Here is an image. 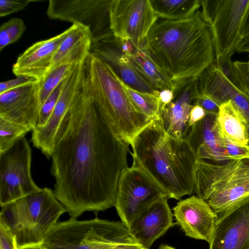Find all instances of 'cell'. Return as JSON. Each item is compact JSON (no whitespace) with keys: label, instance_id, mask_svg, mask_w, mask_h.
Wrapping results in <instances>:
<instances>
[{"label":"cell","instance_id":"cell-1","mask_svg":"<svg viewBox=\"0 0 249 249\" xmlns=\"http://www.w3.org/2000/svg\"><path fill=\"white\" fill-rule=\"evenodd\" d=\"M129 145L98 111L84 71L51 158L54 194L71 218L115 206L120 176L128 167Z\"/></svg>","mask_w":249,"mask_h":249},{"label":"cell","instance_id":"cell-2","mask_svg":"<svg viewBox=\"0 0 249 249\" xmlns=\"http://www.w3.org/2000/svg\"><path fill=\"white\" fill-rule=\"evenodd\" d=\"M145 45L153 59L173 83L197 77L215 59L210 28L199 10L186 19L158 18Z\"/></svg>","mask_w":249,"mask_h":249},{"label":"cell","instance_id":"cell-3","mask_svg":"<svg viewBox=\"0 0 249 249\" xmlns=\"http://www.w3.org/2000/svg\"><path fill=\"white\" fill-rule=\"evenodd\" d=\"M130 145L132 164L145 171L165 191L168 198L179 200L194 193L197 159L185 139L170 136L155 119Z\"/></svg>","mask_w":249,"mask_h":249},{"label":"cell","instance_id":"cell-4","mask_svg":"<svg viewBox=\"0 0 249 249\" xmlns=\"http://www.w3.org/2000/svg\"><path fill=\"white\" fill-rule=\"evenodd\" d=\"M89 89L98 111L114 133L131 144L153 120L133 103L122 81L103 59L90 52L85 61Z\"/></svg>","mask_w":249,"mask_h":249},{"label":"cell","instance_id":"cell-5","mask_svg":"<svg viewBox=\"0 0 249 249\" xmlns=\"http://www.w3.org/2000/svg\"><path fill=\"white\" fill-rule=\"evenodd\" d=\"M194 193L216 215V224L249 202V158L214 164L197 160Z\"/></svg>","mask_w":249,"mask_h":249},{"label":"cell","instance_id":"cell-6","mask_svg":"<svg viewBox=\"0 0 249 249\" xmlns=\"http://www.w3.org/2000/svg\"><path fill=\"white\" fill-rule=\"evenodd\" d=\"M1 207L0 225L15 237L17 246L42 243L66 210L48 187Z\"/></svg>","mask_w":249,"mask_h":249},{"label":"cell","instance_id":"cell-7","mask_svg":"<svg viewBox=\"0 0 249 249\" xmlns=\"http://www.w3.org/2000/svg\"><path fill=\"white\" fill-rule=\"evenodd\" d=\"M131 243L138 242L123 222L97 217L87 220L71 218L58 222L43 242L49 249H111Z\"/></svg>","mask_w":249,"mask_h":249},{"label":"cell","instance_id":"cell-8","mask_svg":"<svg viewBox=\"0 0 249 249\" xmlns=\"http://www.w3.org/2000/svg\"><path fill=\"white\" fill-rule=\"evenodd\" d=\"M201 18L211 33L215 59L231 57L243 39L249 0H201Z\"/></svg>","mask_w":249,"mask_h":249},{"label":"cell","instance_id":"cell-9","mask_svg":"<svg viewBox=\"0 0 249 249\" xmlns=\"http://www.w3.org/2000/svg\"><path fill=\"white\" fill-rule=\"evenodd\" d=\"M163 198L168 199L165 191L142 168L132 164L120 176L114 207L128 228L142 212Z\"/></svg>","mask_w":249,"mask_h":249},{"label":"cell","instance_id":"cell-10","mask_svg":"<svg viewBox=\"0 0 249 249\" xmlns=\"http://www.w3.org/2000/svg\"><path fill=\"white\" fill-rule=\"evenodd\" d=\"M32 150L25 137L0 152V206L38 191L31 174Z\"/></svg>","mask_w":249,"mask_h":249},{"label":"cell","instance_id":"cell-11","mask_svg":"<svg viewBox=\"0 0 249 249\" xmlns=\"http://www.w3.org/2000/svg\"><path fill=\"white\" fill-rule=\"evenodd\" d=\"M112 0H50L46 11L51 19L86 27L90 31L92 46L114 36L111 28Z\"/></svg>","mask_w":249,"mask_h":249},{"label":"cell","instance_id":"cell-12","mask_svg":"<svg viewBox=\"0 0 249 249\" xmlns=\"http://www.w3.org/2000/svg\"><path fill=\"white\" fill-rule=\"evenodd\" d=\"M110 16L114 36L129 41L136 49L158 18L149 0H112Z\"/></svg>","mask_w":249,"mask_h":249},{"label":"cell","instance_id":"cell-13","mask_svg":"<svg viewBox=\"0 0 249 249\" xmlns=\"http://www.w3.org/2000/svg\"><path fill=\"white\" fill-rule=\"evenodd\" d=\"M173 98L160 109L158 122L164 130L177 139H185L191 127V111L199 95L197 77H191L174 82Z\"/></svg>","mask_w":249,"mask_h":249},{"label":"cell","instance_id":"cell-14","mask_svg":"<svg viewBox=\"0 0 249 249\" xmlns=\"http://www.w3.org/2000/svg\"><path fill=\"white\" fill-rule=\"evenodd\" d=\"M85 68V61L74 66L63 81L60 94L55 106L42 126L32 131V142L48 158H51L56 135L59 125L67 112Z\"/></svg>","mask_w":249,"mask_h":249},{"label":"cell","instance_id":"cell-15","mask_svg":"<svg viewBox=\"0 0 249 249\" xmlns=\"http://www.w3.org/2000/svg\"><path fill=\"white\" fill-rule=\"evenodd\" d=\"M40 83L41 80H34L0 94V118L30 131L35 129L40 109Z\"/></svg>","mask_w":249,"mask_h":249},{"label":"cell","instance_id":"cell-16","mask_svg":"<svg viewBox=\"0 0 249 249\" xmlns=\"http://www.w3.org/2000/svg\"><path fill=\"white\" fill-rule=\"evenodd\" d=\"M176 223L189 237L207 241L212 240L216 215L204 200L193 195L180 200L173 208Z\"/></svg>","mask_w":249,"mask_h":249},{"label":"cell","instance_id":"cell-17","mask_svg":"<svg viewBox=\"0 0 249 249\" xmlns=\"http://www.w3.org/2000/svg\"><path fill=\"white\" fill-rule=\"evenodd\" d=\"M92 53L106 61L125 84L138 91L158 93L138 70L131 59L123 51L119 39L113 36L92 47Z\"/></svg>","mask_w":249,"mask_h":249},{"label":"cell","instance_id":"cell-18","mask_svg":"<svg viewBox=\"0 0 249 249\" xmlns=\"http://www.w3.org/2000/svg\"><path fill=\"white\" fill-rule=\"evenodd\" d=\"M167 198L155 202L142 212L128 228L140 245L149 249L153 243L175 224Z\"/></svg>","mask_w":249,"mask_h":249},{"label":"cell","instance_id":"cell-19","mask_svg":"<svg viewBox=\"0 0 249 249\" xmlns=\"http://www.w3.org/2000/svg\"><path fill=\"white\" fill-rule=\"evenodd\" d=\"M67 29L52 38L37 42L18 57L12 71L17 76H24L39 81L50 72L53 58L66 37Z\"/></svg>","mask_w":249,"mask_h":249},{"label":"cell","instance_id":"cell-20","mask_svg":"<svg viewBox=\"0 0 249 249\" xmlns=\"http://www.w3.org/2000/svg\"><path fill=\"white\" fill-rule=\"evenodd\" d=\"M197 160H209L225 163L231 160L224 147L218 127L217 114L206 113L193 125L185 138Z\"/></svg>","mask_w":249,"mask_h":249},{"label":"cell","instance_id":"cell-21","mask_svg":"<svg viewBox=\"0 0 249 249\" xmlns=\"http://www.w3.org/2000/svg\"><path fill=\"white\" fill-rule=\"evenodd\" d=\"M209 249H249V202L216 224Z\"/></svg>","mask_w":249,"mask_h":249},{"label":"cell","instance_id":"cell-22","mask_svg":"<svg viewBox=\"0 0 249 249\" xmlns=\"http://www.w3.org/2000/svg\"><path fill=\"white\" fill-rule=\"evenodd\" d=\"M67 30L66 37L53 58L50 71L62 65H75L84 61L90 52L92 42L88 28L72 24Z\"/></svg>","mask_w":249,"mask_h":249},{"label":"cell","instance_id":"cell-23","mask_svg":"<svg viewBox=\"0 0 249 249\" xmlns=\"http://www.w3.org/2000/svg\"><path fill=\"white\" fill-rule=\"evenodd\" d=\"M118 39L123 51L131 59L138 70L155 89L160 91L173 89V82L153 59L145 47V41L139 49H136L129 41Z\"/></svg>","mask_w":249,"mask_h":249},{"label":"cell","instance_id":"cell-24","mask_svg":"<svg viewBox=\"0 0 249 249\" xmlns=\"http://www.w3.org/2000/svg\"><path fill=\"white\" fill-rule=\"evenodd\" d=\"M217 123L222 135L240 146L249 147L247 120L231 99L219 105Z\"/></svg>","mask_w":249,"mask_h":249},{"label":"cell","instance_id":"cell-25","mask_svg":"<svg viewBox=\"0 0 249 249\" xmlns=\"http://www.w3.org/2000/svg\"><path fill=\"white\" fill-rule=\"evenodd\" d=\"M159 18L180 20L194 15L200 8L201 0H149Z\"/></svg>","mask_w":249,"mask_h":249},{"label":"cell","instance_id":"cell-26","mask_svg":"<svg viewBox=\"0 0 249 249\" xmlns=\"http://www.w3.org/2000/svg\"><path fill=\"white\" fill-rule=\"evenodd\" d=\"M122 82L131 100L139 110L151 120L159 119L160 92L158 93L141 92Z\"/></svg>","mask_w":249,"mask_h":249},{"label":"cell","instance_id":"cell-27","mask_svg":"<svg viewBox=\"0 0 249 249\" xmlns=\"http://www.w3.org/2000/svg\"><path fill=\"white\" fill-rule=\"evenodd\" d=\"M74 65L65 64L57 67L41 80L39 90L40 107L56 87L68 75Z\"/></svg>","mask_w":249,"mask_h":249},{"label":"cell","instance_id":"cell-28","mask_svg":"<svg viewBox=\"0 0 249 249\" xmlns=\"http://www.w3.org/2000/svg\"><path fill=\"white\" fill-rule=\"evenodd\" d=\"M219 96L222 102L231 99L240 110L247 120L249 135V97L242 93L228 80H224L219 89Z\"/></svg>","mask_w":249,"mask_h":249},{"label":"cell","instance_id":"cell-29","mask_svg":"<svg viewBox=\"0 0 249 249\" xmlns=\"http://www.w3.org/2000/svg\"><path fill=\"white\" fill-rule=\"evenodd\" d=\"M29 131L22 125L0 118V152L11 147Z\"/></svg>","mask_w":249,"mask_h":249},{"label":"cell","instance_id":"cell-30","mask_svg":"<svg viewBox=\"0 0 249 249\" xmlns=\"http://www.w3.org/2000/svg\"><path fill=\"white\" fill-rule=\"evenodd\" d=\"M26 29L23 20L18 18L10 19L0 27V51L17 41Z\"/></svg>","mask_w":249,"mask_h":249},{"label":"cell","instance_id":"cell-31","mask_svg":"<svg viewBox=\"0 0 249 249\" xmlns=\"http://www.w3.org/2000/svg\"><path fill=\"white\" fill-rule=\"evenodd\" d=\"M63 81L56 87L41 107L36 128L41 127L44 125L52 114L60 94Z\"/></svg>","mask_w":249,"mask_h":249},{"label":"cell","instance_id":"cell-32","mask_svg":"<svg viewBox=\"0 0 249 249\" xmlns=\"http://www.w3.org/2000/svg\"><path fill=\"white\" fill-rule=\"evenodd\" d=\"M234 67L239 83V90L249 97V68L247 62L237 60L233 61Z\"/></svg>","mask_w":249,"mask_h":249},{"label":"cell","instance_id":"cell-33","mask_svg":"<svg viewBox=\"0 0 249 249\" xmlns=\"http://www.w3.org/2000/svg\"><path fill=\"white\" fill-rule=\"evenodd\" d=\"M221 136L224 147L231 160L247 158L249 153V147L246 148L240 146L226 137L222 135Z\"/></svg>","mask_w":249,"mask_h":249},{"label":"cell","instance_id":"cell-34","mask_svg":"<svg viewBox=\"0 0 249 249\" xmlns=\"http://www.w3.org/2000/svg\"><path fill=\"white\" fill-rule=\"evenodd\" d=\"M32 0H0V17H3L25 8Z\"/></svg>","mask_w":249,"mask_h":249},{"label":"cell","instance_id":"cell-35","mask_svg":"<svg viewBox=\"0 0 249 249\" xmlns=\"http://www.w3.org/2000/svg\"><path fill=\"white\" fill-rule=\"evenodd\" d=\"M225 76L238 89L239 83L231 57H225L217 60H214Z\"/></svg>","mask_w":249,"mask_h":249},{"label":"cell","instance_id":"cell-36","mask_svg":"<svg viewBox=\"0 0 249 249\" xmlns=\"http://www.w3.org/2000/svg\"><path fill=\"white\" fill-rule=\"evenodd\" d=\"M196 105L201 107L206 113L217 114L219 105L208 96L199 94L197 99Z\"/></svg>","mask_w":249,"mask_h":249},{"label":"cell","instance_id":"cell-37","mask_svg":"<svg viewBox=\"0 0 249 249\" xmlns=\"http://www.w3.org/2000/svg\"><path fill=\"white\" fill-rule=\"evenodd\" d=\"M15 237L4 227L0 225V249H16Z\"/></svg>","mask_w":249,"mask_h":249},{"label":"cell","instance_id":"cell-38","mask_svg":"<svg viewBox=\"0 0 249 249\" xmlns=\"http://www.w3.org/2000/svg\"><path fill=\"white\" fill-rule=\"evenodd\" d=\"M34 80H36L24 76H18L14 79L2 82L0 84V94Z\"/></svg>","mask_w":249,"mask_h":249},{"label":"cell","instance_id":"cell-39","mask_svg":"<svg viewBox=\"0 0 249 249\" xmlns=\"http://www.w3.org/2000/svg\"><path fill=\"white\" fill-rule=\"evenodd\" d=\"M206 112L200 106L196 105L192 109L189 117V125H193L202 120L206 116Z\"/></svg>","mask_w":249,"mask_h":249},{"label":"cell","instance_id":"cell-40","mask_svg":"<svg viewBox=\"0 0 249 249\" xmlns=\"http://www.w3.org/2000/svg\"><path fill=\"white\" fill-rule=\"evenodd\" d=\"M159 97L160 108L161 107L169 104L172 100L173 98V90L167 89L160 91Z\"/></svg>","mask_w":249,"mask_h":249},{"label":"cell","instance_id":"cell-41","mask_svg":"<svg viewBox=\"0 0 249 249\" xmlns=\"http://www.w3.org/2000/svg\"><path fill=\"white\" fill-rule=\"evenodd\" d=\"M111 249H147L138 243L119 244Z\"/></svg>","mask_w":249,"mask_h":249},{"label":"cell","instance_id":"cell-42","mask_svg":"<svg viewBox=\"0 0 249 249\" xmlns=\"http://www.w3.org/2000/svg\"><path fill=\"white\" fill-rule=\"evenodd\" d=\"M237 52L239 53H249V36L243 38L237 48Z\"/></svg>","mask_w":249,"mask_h":249},{"label":"cell","instance_id":"cell-43","mask_svg":"<svg viewBox=\"0 0 249 249\" xmlns=\"http://www.w3.org/2000/svg\"><path fill=\"white\" fill-rule=\"evenodd\" d=\"M16 249H49L43 243L17 246Z\"/></svg>","mask_w":249,"mask_h":249},{"label":"cell","instance_id":"cell-44","mask_svg":"<svg viewBox=\"0 0 249 249\" xmlns=\"http://www.w3.org/2000/svg\"><path fill=\"white\" fill-rule=\"evenodd\" d=\"M248 36H249V11L247 16L243 31V38Z\"/></svg>","mask_w":249,"mask_h":249},{"label":"cell","instance_id":"cell-45","mask_svg":"<svg viewBox=\"0 0 249 249\" xmlns=\"http://www.w3.org/2000/svg\"><path fill=\"white\" fill-rule=\"evenodd\" d=\"M158 249H176L174 248L167 245H161Z\"/></svg>","mask_w":249,"mask_h":249},{"label":"cell","instance_id":"cell-46","mask_svg":"<svg viewBox=\"0 0 249 249\" xmlns=\"http://www.w3.org/2000/svg\"><path fill=\"white\" fill-rule=\"evenodd\" d=\"M247 63H248V66H249V61L247 62Z\"/></svg>","mask_w":249,"mask_h":249},{"label":"cell","instance_id":"cell-47","mask_svg":"<svg viewBox=\"0 0 249 249\" xmlns=\"http://www.w3.org/2000/svg\"><path fill=\"white\" fill-rule=\"evenodd\" d=\"M247 158H249V154H248V156H247Z\"/></svg>","mask_w":249,"mask_h":249}]
</instances>
